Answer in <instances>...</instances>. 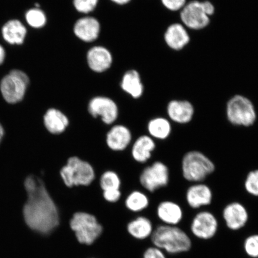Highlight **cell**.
<instances>
[{"label":"cell","instance_id":"obj_17","mask_svg":"<svg viewBox=\"0 0 258 258\" xmlns=\"http://www.w3.org/2000/svg\"><path fill=\"white\" fill-rule=\"evenodd\" d=\"M213 194L210 187L201 182L190 186L186 193V202L190 208L197 209L211 204Z\"/></svg>","mask_w":258,"mask_h":258},{"label":"cell","instance_id":"obj_10","mask_svg":"<svg viewBox=\"0 0 258 258\" xmlns=\"http://www.w3.org/2000/svg\"><path fill=\"white\" fill-rule=\"evenodd\" d=\"M87 109L92 118H99L103 123L109 126L114 124L118 118V106L109 96L98 95L93 97L88 102Z\"/></svg>","mask_w":258,"mask_h":258},{"label":"cell","instance_id":"obj_36","mask_svg":"<svg viewBox=\"0 0 258 258\" xmlns=\"http://www.w3.org/2000/svg\"><path fill=\"white\" fill-rule=\"evenodd\" d=\"M111 1L118 5H124L127 4L131 0H111Z\"/></svg>","mask_w":258,"mask_h":258},{"label":"cell","instance_id":"obj_2","mask_svg":"<svg viewBox=\"0 0 258 258\" xmlns=\"http://www.w3.org/2000/svg\"><path fill=\"white\" fill-rule=\"evenodd\" d=\"M151 236L154 246L170 254L188 252L192 247L189 235L177 226H158Z\"/></svg>","mask_w":258,"mask_h":258},{"label":"cell","instance_id":"obj_32","mask_svg":"<svg viewBox=\"0 0 258 258\" xmlns=\"http://www.w3.org/2000/svg\"><path fill=\"white\" fill-rule=\"evenodd\" d=\"M120 189H109L102 191V198L106 202L114 204L120 201L121 198Z\"/></svg>","mask_w":258,"mask_h":258},{"label":"cell","instance_id":"obj_29","mask_svg":"<svg viewBox=\"0 0 258 258\" xmlns=\"http://www.w3.org/2000/svg\"><path fill=\"white\" fill-rule=\"evenodd\" d=\"M243 248L247 255L251 258H258V234L249 235L244 240Z\"/></svg>","mask_w":258,"mask_h":258},{"label":"cell","instance_id":"obj_4","mask_svg":"<svg viewBox=\"0 0 258 258\" xmlns=\"http://www.w3.org/2000/svg\"><path fill=\"white\" fill-rule=\"evenodd\" d=\"M69 226L81 244L91 245L102 233L103 226L94 215L78 211L72 215Z\"/></svg>","mask_w":258,"mask_h":258},{"label":"cell","instance_id":"obj_23","mask_svg":"<svg viewBox=\"0 0 258 258\" xmlns=\"http://www.w3.org/2000/svg\"><path fill=\"white\" fill-rule=\"evenodd\" d=\"M164 40L171 48L179 50L189 43V36L182 25L174 24L167 29L164 34Z\"/></svg>","mask_w":258,"mask_h":258},{"label":"cell","instance_id":"obj_8","mask_svg":"<svg viewBox=\"0 0 258 258\" xmlns=\"http://www.w3.org/2000/svg\"><path fill=\"white\" fill-rule=\"evenodd\" d=\"M215 8L209 2L192 1L183 8L180 18L187 27L193 30H201L207 27L209 16L214 14Z\"/></svg>","mask_w":258,"mask_h":258},{"label":"cell","instance_id":"obj_33","mask_svg":"<svg viewBox=\"0 0 258 258\" xmlns=\"http://www.w3.org/2000/svg\"><path fill=\"white\" fill-rule=\"evenodd\" d=\"M164 7L172 11H177L185 6L186 0H161Z\"/></svg>","mask_w":258,"mask_h":258},{"label":"cell","instance_id":"obj_6","mask_svg":"<svg viewBox=\"0 0 258 258\" xmlns=\"http://www.w3.org/2000/svg\"><path fill=\"white\" fill-rule=\"evenodd\" d=\"M227 117L232 124L250 127L256 120V113L250 100L241 95H235L227 105Z\"/></svg>","mask_w":258,"mask_h":258},{"label":"cell","instance_id":"obj_22","mask_svg":"<svg viewBox=\"0 0 258 258\" xmlns=\"http://www.w3.org/2000/svg\"><path fill=\"white\" fill-rule=\"evenodd\" d=\"M147 130L148 135L153 140L163 141L170 137L172 127L169 119L162 116H157L148 122Z\"/></svg>","mask_w":258,"mask_h":258},{"label":"cell","instance_id":"obj_28","mask_svg":"<svg viewBox=\"0 0 258 258\" xmlns=\"http://www.w3.org/2000/svg\"><path fill=\"white\" fill-rule=\"evenodd\" d=\"M26 20L32 28H41L46 24V15L38 8L32 9L28 11L25 15Z\"/></svg>","mask_w":258,"mask_h":258},{"label":"cell","instance_id":"obj_16","mask_svg":"<svg viewBox=\"0 0 258 258\" xmlns=\"http://www.w3.org/2000/svg\"><path fill=\"white\" fill-rule=\"evenodd\" d=\"M101 32V25L97 19L86 16L79 19L74 27V32L80 40L90 43L98 38Z\"/></svg>","mask_w":258,"mask_h":258},{"label":"cell","instance_id":"obj_30","mask_svg":"<svg viewBox=\"0 0 258 258\" xmlns=\"http://www.w3.org/2000/svg\"><path fill=\"white\" fill-rule=\"evenodd\" d=\"M244 188L249 195L258 197V169L248 173L245 180Z\"/></svg>","mask_w":258,"mask_h":258},{"label":"cell","instance_id":"obj_18","mask_svg":"<svg viewBox=\"0 0 258 258\" xmlns=\"http://www.w3.org/2000/svg\"><path fill=\"white\" fill-rule=\"evenodd\" d=\"M167 114L170 120L176 123L186 124L192 120L195 108L188 101L173 100L167 105Z\"/></svg>","mask_w":258,"mask_h":258},{"label":"cell","instance_id":"obj_24","mask_svg":"<svg viewBox=\"0 0 258 258\" xmlns=\"http://www.w3.org/2000/svg\"><path fill=\"white\" fill-rule=\"evenodd\" d=\"M127 231L132 237L144 240L153 234V223L149 218L139 213L136 218L128 222Z\"/></svg>","mask_w":258,"mask_h":258},{"label":"cell","instance_id":"obj_11","mask_svg":"<svg viewBox=\"0 0 258 258\" xmlns=\"http://www.w3.org/2000/svg\"><path fill=\"white\" fill-rule=\"evenodd\" d=\"M219 223L217 217L209 211L199 212L193 218L190 230L196 238L203 240L212 239L217 234Z\"/></svg>","mask_w":258,"mask_h":258},{"label":"cell","instance_id":"obj_13","mask_svg":"<svg viewBox=\"0 0 258 258\" xmlns=\"http://www.w3.org/2000/svg\"><path fill=\"white\" fill-rule=\"evenodd\" d=\"M222 217L226 226L232 231H238L245 227L249 221V213L239 202H232L225 206Z\"/></svg>","mask_w":258,"mask_h":258},{"label":"cell","instance_id":"obj_5","mask_svg":"<svg viewBox=\"0 0 258 258\" xmlns=\"http://www.w3.org/2000/svg\"><path fill=\"white\" fill-rule=\"evenodd\" d=\"M215 169L213 161L200 151H189L183 157L182 175L188 181L201 182L214 172Z\"/></svg>","mask_w":258,"mask_h":258},{"label":"cell","instance_id":"obj_3","mask_svg":"<svg viewBox=\"0 0 258 258\" xmlns=\"http://www.w3.org/2000/svg\"><path fill=\"white\" fill-rule=\"evenodd\" d=\"M63 184L67 188L88 186L96 179V173L92 164L77 156H73L59 171Z\"/></svg>","mask_w":258,"mask_h":258},{"label":"cell","instance_id":"obj_34","mask_svg":"<svg viewBox=\"0 0 258 258\" xmlns=\"http://www.w3.org/2000/svg\"><path fill=\"white\" fill-rule=\"evenodd\" d=\"M143 258H166L162 250L156 246L148 248L145 250Z\"/></svg>","mask_w":258,"mask_h":258},{"label":"cell","instance_id":"obj_7","mask_svg":"<svg viewBox=\"0 0 258 258\" xmlns=\"http://www.w3.org/2000/svg\"><path fill=\"white\" fill-rule=\"evenodd\" d=\"M169 167L162 161H154L144 167L139 180L142 188L147 194H153L169 184Z\"/></svg>","mask_w":258,"mask_h":258},{"label":"cell","instance_id":"obj_31","mask_svg":"<svg viewBox=\"0 0 258 258\" xmlns=\"http://www.w3.org/2000/svg\"><path fill=\"white\" fill-rule=\"evenodd\" d=\"M99 0H74L73 5L77 11L89 14L96 9Z\"/></svg>","mask_w":258,"mask_h":258},{"label":"cell","instance_id":"obj_9","mask_svg":"<svg viewBox=\"0 0 258 258\" xmlns=\"http://www.w3.org/2000/svg\"><path fill=\"white\" fill-rule=\"evenodd\" d=\"M30 83L28 76L19 70L11 71L2 80L0 89L3 98L9 104H16L22 101Z\"/></svg>","mask_w":258,"mask_h":258},{"label":"cell","instance_id":"obj_35","mask_svg":"<svg viewBox=\"0 0 258 258\" xmlns=\"http://www.w3.org/2000/svg\"><path fill=\"white\" fill-rule=\"evenodd\" d=\"M6 57V52L4 49L1 45H0V64L4 62Z\"/></svg>","mask_w":258,"mask_h":258},{"label":"cell","instance_id":"obj_27","mask_svg":"<svg viewBox=\"0 0 258 258\" xmlns=\"http://www.w3.org/2000/svg\"><path fill=\"white\" fill-rule=\"evenodd\" d=\"M99 186L102 191L109 189H120L121 181L120 176L114 171L108 170L99 177Z\"/></svg>","mask_w":258,"mask_h":258},{"label":"cell","instance_id":"obj_15","mask_svg":"<svg viewBox=\"0 0 258 258\" xmlns=\"http://www.w3.org/2000/svg\"><path fill=\"white\" fill-rule=\"evenodd\" d=\"M132 159L140 164H147L157 147L156 141L148 135L139 137L130 145Z\"/></svg>","mask_w":258,"mask_h":258},{"label":"cell","instance_id":"obj_19","mask_svg":"<svg viewBox=\"0 0 258 258\" xmlns=\"http://www.w3.org/2000/svg\"><path fill=\"white\" fill-rule=\"evenodd\" d=\"M87 61L93 72L102 73L111 67L112 56L107 48L102 46H95L90 48L87 54Z\"/></svg>","mask_w":258,"mask_h":258},{"label":"cell","instance_id":"obj_20","mask_svg":"<svg viewBox=\"0 0 258 258\" xmlns=\"http://www.w3.org/2000/svg\"><path fill=\"white\" fill-rule=\"evenodd\" d=\"M158 218L164 225L176 226L182 221V209L176 202L164 201L159 203L156 208Z\"/></svg>","mask_w":258,"mask_h":258},{"label":"cell","instance_id":"obj_37","mask_svg":"<svg viewBox=\"0 0 258 258\" xmlns=\"http://www.w3.org/2000/svg\"><path fill=\"white\" fill-rule=\"evenodd\" d=\"M5 131L1 124H0V143L2 140L3 137H4Z\"/></svg>","mask_w":258,"mask_h":258},{"label":"cell","instance_id":"obj_26","mask_svg":"<svg viewBox=\"0 0 258 258\" xmlns=\"http://www.w3.org/2000/svg\"><path fill=\"white\" fill-rule=\"evenodd\" d=\"M124 204L128 211L139 214L149 207L150 199L146 193L140 190H134L125 198Z\"/></svg>","mask_w":258,"mask_h":258},{"label":"cell","instance_id":"obj_14","mask_svg":"<svg viewBox=\"0 0 258 258\" xmlns=\"http://www.w3.org/2000/svg\"><path fill=\"white\" fill-rule=\"evenodd\" d=\"M43 124L48 134L57 136L67 131L70 125V120L60 109L51 107L44 112Z\"/></svg>","mask_w":258,"mask_h":258},{"label":"cell","instance_id":"obj_12","mask_svg":"<svg viewBox=\"0 0 258 258\" xmlns=\"http://www.w3.org/2000/svg\"><path fill=\"white\" fill-rule=\"evenodd\" d=\"M133 143V137L129 128L121 124L111 125L105 136V143L114 152H122Z\"/></svg>","mask_w":258,"mask_h":258},{"label":"cell","instance_id":"obj_21","mask_svg":"<svg viewBox=\"0 0 258 258\" xmlns=\"http://www.w3.org/2000/svg\"><path fill=\"white\" fill-rule=\"evenodd\" d=\"M122 91L133 99H140L144 95V87L140 74L136 70H129L124 74L120 84Z\"/></svg>","mask_w":258,"mask_h":258},{"label":"cell","instance_id":"obj_1","mask_svg":"<svg viewBox=\"0 0 258 258\" xmlns=\"http://www.w3.org/2000/svg\"><path fill=\"white\" fill-rule=\"evenodd\" d=\"M28 199L24 210L26 224L32 230L48 234L60 225L59 209L41 177L32 175L25 180Z\"/></svg>","mask_w":258,"mask_h":258},{"label":"cell","instance_id":"obj_25","mask_svg":"<svg viewBox=\"0 0 258 258\" xmlns=\"http://www.w3.org/2000/svg\"><path fill=\"white\" fill-rule=\"evenodd\" d=\"M2 34L5 40L9 44H21L27 35V29L20 21L11 20L3 27Z\"/></svg>","mask_w":258,"mask_h":258}]
</instances>
